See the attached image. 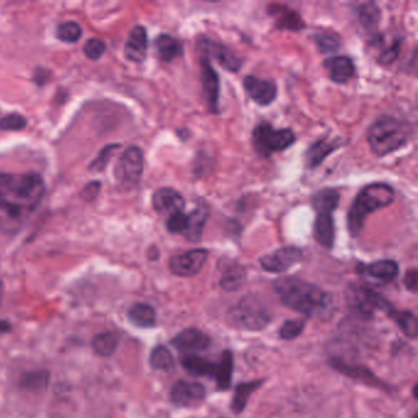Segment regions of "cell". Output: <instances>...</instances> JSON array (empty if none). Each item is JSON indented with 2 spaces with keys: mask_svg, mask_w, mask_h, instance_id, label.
<instances>
[{
  "mask_svg": "<svg viewBox=\"0 0 418 418\" xmlns=\"http://www.w3.org/2000/svg\"><path fill=\"white\" fill-rule=\"evenodd\" d=\"M274 289L285 306L306 317H320L331 309L328 292L298 277H281L274 283Z\"/></svg>",
  "mask_w": 418,
  "mask_h": 418,
  "instance_id": "obj_2",
  "label": "cell"
},
{
  "mask_svg": "<svg viewBox=\"0 0 418 418\" xmlns=\"http://www.w3.org/2000/svg\"><path fill=\"white\" fill-rule=\"evenodd\" d=\"M404 283H405V286H406V289L408 291H411V292H417L418 289V272L416 269H413V270L408 271L406 274V276H405V280H404Z\"/></svg>",
  "mask_w": 418,
  "mask_h": 418,
  "instance_id": "obj_44",
  "label": "cell"
},
{
  "mask_svg": "<svg viewBox=\"0 0 418 418\" xmlns=\"http://www.w3.org/2000/svg\"><path fill=\"white\" fill-rule=\"evenodd\" d=\"M395 192L389 184L373 183L359 192L348 215V227L352 237L363 230L367 218L394 201Z\"/></svg>",
  "mask_w": 418,
  "mask_h": 418,
  "instance_id": "obj_3",
  "label": "cell"
},
{
  "mask_svg": "<svg viewBox=\"0 0 418 418\" xmlns=\"http://www.w3.org/2000/svg\"><path fill=\"white\" fill-rule=\"evenodd\" d=\"M411 125L393 117H382L371 124L367 140L371 151L379 157L404 148L411 138Z\"/></svg>",
  "mask_w": 418,
  "mask_h": 418,
  "instance_id": "obj_4",
  "label": "cell"
},
{
  "mask_svg": "<svg viewBox=\"0 0 418 418\" xmlns=\"http://www.w3.org/2000/svg\"><path fill=\"white\" fill-rule=\"evenodd\" d=\"M365 272L380 281H393L399 275V265L394 260H379L365 266Z\"/></svg>",
  "mask_w": 418,
  "mask_h": 418,
  "instance_id": "obj_26",
  "label": "cell"
},
{
  "mask_svg": "<svg viewBox=\"0 0 418 418\" xmlns=\"http://www.w3.org/2000/svg\"><path fill=\"white\" fill-rule=\"evenodd\" d=\"M389 317L395 324L400 328L405 335L416 339L418 336V322L416 315L411 312H397L391 308L388 313Z\"/></svg>",
  "mask_w": 418,
  "mask_h": 418,
  "instance_id": "obj_31",
  "label": "cell"
},
{
  "mask_svg": "<svg viewBox=\"0 0 418 418\" xmlns=\"http://www.w3.org/2000/svg\"><path fill=\"white\" fill-rule=\"evenodd\" d=\"M323 65L329 73L330 79L336 83H348L356 73L354 60L346 55L328 58Z\"/></svg>",
  "mask_w": 418,
  "mask_h": 418,
  "instance_id": "obj_19",
  "label": "cell"
},
{
  "mask_svg": "<svg viewBox=\"0 0 418 418\" xmlns=\"http://www.w3.org/2000/svg\"><path fill=\"white\" fill-rule=\"evenodd\" d=\"M1 297H3V289H1V285H0V300H1Z\"/></svg>",
  "mask_w": 418,
  "mask_h": 418,
  "instance_id": "obj_46",
  "label": "cell"
},
{
  "mask_svg": "<svg viewBox=\"0 0 418 418\" xmlns=\"http://www.w3.org/2000/svg\"><path fill=\"white\" fill-rule=\"evenodd\" d=\"M340 201L336 189L324 188L313 196L312 204L317 218L314 222V238L322 247L331 249L335 241V224L332 213Z\"/></svg>",
  "mask_w": 418,
  "mask_h": 418,
  "instance_id": "obj_5",
  "label": "cell"
},
{
  "mask_svg": "<svg viewBox=\"0 0 418 418\" xmlns=\"http://www.w3.org/2000/svg\"><path fill=\"white\" fill-rule=\"evenodd\" d=\"M231 324L239 329L261 330L271 322V314L261 300L247 296L228 312Z\"/></svg>",
  "mask_w": 418,
  "mask_h": 418,
  "instance_id": "obj_6",
  "label": "cell"
},
{
  "mask_svg": "<svg viewBox=\"0 0 418 418\" xmlns=\"http://www.w3.org/2000/svg\"><path fill=\"white\" fill-rule=\"evenodd\" d=\"M205 388L200 383L179 380L171 389V401L177 406L190 407L205 399Z\"/></svg>",
  "mask_w": 418,
  "mask_h": 418,
  "instance_id": "obj_13",
  "label": "cell"
},
{
  "mask_svg": "<svg viewBox=\"0 0 418 418\" xmlns=\"http://www.w3.org/2000/svg\"><path fill=\"white\" fill-rule=\"evenodd\" d=\"M304 325H306V322L302 319L287 320L280 328V332H278L280 337L283 340H293L297 336L300 335V332L304 329Z\"/></svg>",
  "mask_w": 418,
  "mask_h": 418,
  "instance_id": "obj_39",
  "label": "cell"
},
{
  "mask_svg": "<svg viewBox=\"0 0 418 418\" xmlns=\"http://www.w3.org/2000/svg\"><path fill=\"white\" fill-rule=\"evenodd\" d=\"M201 83L204 88V97L207 106L212 113L218 112V100H220V77L218 73L212 68L210 60L201 57L200 60Z\"/></svg>",
  "mask_w": 418,
  "mask_h": 418,
  "instance_id": "obj_14",
  "label": "cell"
},
{
  "mask_svg": "<svg viewBox=\"0 0 418 418\" xmlns=\"http://www.w3.org/2000/svg\"><path fill=\"white\" fill-rule=\"evenodd\" d=\"M232 374H233V354L228 350H226L224 354H221L220 363L216 365V371L213 374L216 377V383L220 391H226L230 389Z\"/></svg>",
  "mask_w": 418,
  "mask_h": 418,
  "instance_id": "obj_27",
  "label": "cell"
},
{
  "mask_svg": "<svg viewBox=\"0 0 418 418\" xmlns=\"http://www.w3.org/2000/svg\"><path fill=\"white\" fill-rule=\"evenodd\" d=\"M295 142L296 135L293 130L275 129L269 123L257 125L253 131L254 148L264 157L285 151Z\"/></svg>",
  "mask_w": 418,
  "mask_h": 418,
  "instance_id": "obj_7",
  "label": "cell"
},
{
  "mask_svg": "<svg viewBox=\"0 0 418 418\" xmlns=\"http://www.w3.org/2000/svg\"><path fill=\"white\" fill-rule=\"evenodd\" d=\"M247 271L241 265H232L224 271L220 285L226 291H238L246 283Z\"/></svg>",
  "mask_w": 418,
  "mask_h": 418,
  "instance_id": "obj_32",
  "label": "cell"
},
{
  "mask_svg": "<svg viewBox=\"0 0 418 418\" xmlns=\"http://www.w3.org/2000/svg\"><path fill=\"white\" fill-rule=\"evenodd\" d=\"M198 49L203 53V57L207 60L213 58L216 60L224 70L237 73L241 66V58H238L230 48L226 47L220 42L203 37L198 40Z\"/></svg>",
  "mask_w": 418,
  "mask_h": 418,
  "instance_id": "obj_11",
  "label": "cell"
},
{
  "mask_svg": "<svg viewBox=\"0 0 418 418\" xmlns=\"http://www.w3.org/2000/svg\"><path fill=\"white\" fill-rule=\"evenodd\" d=\"M106 52V43L100 38H91L83 46V54L91 60H100Z\"/></svg>",
  "mask_w": 418,
  "mask_h": 418,
  "instance_id": "obj_40",
  "label": "cell"
},
{
  "mask_svg": "<svg viewBox=\"0 0 418 418\" xmlns=\"http://www.w3.org/2000/svg\"><path fill=\"white\" fill-rule=\"evenodd\" d=\"M148 49V38L146 29L142 26H135L130 31L128 40L124 46V54L127 60L134 63H142L146 60Z\"/></svg>",
  "mask_w": 418,
  "mask_h": 418,
  "instance_id": "obj_18",
  "label": "cell"
},
{
  "mask_svg": "<svg viewBox=\"0 0 418 418\" xmlns=\"http://www.w3.org/2000/svg\"><path fill=\"white\" fill-rule=\"evenodd\" d=\"M12 329V325L9 324L5 320L0 322V332H8Z\"/></svg>",
  "mask_w": 418,
  "mask_h": 418,
  "instance_id": "obj_45",
  "label": "cell"
},
{
  "mask_svg": "<svg viewBox=\"0 0 418 418\" xmlns=\"http://www.w3.org/2000/svg\"><path fill=\"white\" fill-rule=\"evenodd\" d=\"M330 363L332 365V368L337 371H340L345 376L352 378V379H358L363 383L369 384V385H376L380 387V382L378 380L377 377H374L371 374V371H368L365 367H354V365H348V363L342 362L340 359H331Z\"/></svg>",
  "mask_w": 418,
  "mask_h": 418,
  "instance_id": "obj_25",
  "label": "cell"
},
{
  "mask_svg": "<svg viewBox=\"0 0 418 418\" xmlns=\"http://www.w3.org/2000/svg\"><path fill=\"white\" fill-rule=\"evenodd\" d=\"M348 306L362 315L369 317L377 311L389 313L393 308L383 296L362 283H351L346 289Z\"/></svg>",
  "mask_w": 418,
  "mask_h": 418,
  "instance_id": "obj_8",
  "label": "cell"
},
{
  "mask_svg": "<svg viewBox=\"0 0 418 418\" xmlns=\"http://www.w3.org/2000/svg\"><path fill=\"white\" fill-rule=\"evenodd\" d=\"M209 252L207 249H192L182 254L173 255L170 259V270L173 275L181 277L195 276L207 263Z\"/></svg>",
  "mask_w": 418,
  "mask_h": 418,
  "instance_id": "obj_10",
  "label": "cell"
},
{
  "mask_svg": "<svg viewBox=\"0 0 418 418\" xmlns=\"http://www.w3.org/2000/svg\"><path fill=\"white\" fill-rule=\"evenodd\" d=\"M263 380H253V382H248V383H241L237 385L233 401L231 404L232 411L238 415L243 413L244 408L247 406L249 396L253 394L254 391H257L258 389L263 385Z\"/></svg>",
  "mask_w": 418,
  "mask_h": 418,
  "instance_id": "obj_29",
  "label": "cell"
},
{
  "mask_svg": "<svg viewBox=\"0 0 418 418\" xmlns=\"http://www.w3.org/2000/svg\"><path fill=\"white\" fill-rule=\"evenodd\" d=\"M26 119L20 114H9L0 119V130H21L26 127Z\"/></svg>",
  "mask_w": 418,
  "mask_h": 418,
  "instance_id": "obj_41",
  "label": "cell"
},
{
  "mask_svg": "<svg viewBox=\"0 0 418 418\" xmlns=\"http://www.w3.org/2000/svg\"><path fill=\"white\" fill-rule=\"evenodd\" d=\"M271 9H272V14L276 16L277 26L278 27L293 31L300 30V29L303 27L302 18L295 12L286 9L285 6H278V9H275L272 6Z\"/></svg>",
  "mask_w": 418,
  "mask_h": 418,
  "instance_id": "obj_33",
  "label": "cell"
},
{
  "mask_svg": "<svg viewBox=\"0 0 418 418\" xmlns=\"http://www.w3.org/2000/svg\"><path fill=\"white\" fill-rule=\"evenodd\" d=\"M81 35H83V30L80 25L74 21H68V23L60 25L57 30L58 38L65 43H75L80 40Z\"/></svg>",
  "mask_w": 418,
  "mask_h": 418,
  "instance_id": "obj_37",
  "label": "cell"
},
{
  "mask_svg": "<svg viewBox=\"0 0 418 418\" xmlns=\"http://www.w3.org/2000/svg\"><path fill=\"white\" fill-rule=\"evenodd\" d=\"M303 258V252L297 247H283L274 253L260 258V266L272 274H281L298 264Z\"/></svg>",
  "mask_w": 418,
  "mask_h": 418,
  "instance_id": "obj_12",
  "label": "cell"
},
{
  "mask_svg": "<svg viewBox=\"0 0 418 418\" xmlns=\"http://www.w3.org/2000/svg\"><path fill=\"white\" fill-rule=\"evenodd\" d=\"M128 318L139 328H153L156 324V311L148 303H135L130 306Z\"/></svg>",
  "mask_w": 418,
  "mask_h": 418,
  "instance_id": "obj_24",
  "label": "cell"
},
{
  "mask_svg": "<svg viewBox=\"0 0 418 418\" xmlns=\"http://www.w3.org/2000/svg\"><path fill=\"white\" fill-rule=\"evenodd\" d=\"M153 207L159 215L171 216L176 212L184 210L185 200L176 189L161 188L153 193Z\"/></svg>",
  "mask_w": 418,
  "mask_h": 418,
  "instance_id": "obj_17",
  "label": "cell"
},
{
  "mask_svg": "<svg viewBox=\"0 0 418 418\" xmlns=\"http://www.w3.org/2000/svg\"><path fill=\"white\" fill-rule=\"evenodd\" d=\"M150 365L156 371H171L174 367V359L171 351L165 346H156L150 354Z\"/></svg>",
  "mask_w": 418,
  "mask_h": 418,
  "instance_id": "obj_34",
  "label": "cell"
},
{
  "mask_svg": "<svg viewBox=\"0 0 418 418\" xmlns=\"http://www.w3.org/2000/svg\"><path fill=\"white\" fill-rule=\"evenodd\" d=\"M172 345L183 354H190L207 350L211 345V339L200 330L190 328L174 336Z\"/></svg>",
  "mask_w": 418,
  "mask_h": 418,
  "instance_id": "obj_16",
  "label": "cell"
},
{
  "mask_svg": "<svg viewBox=\"0 0 418 418\" xmlns=\"http://www.w3.org/2000/svg\"><path fill=\"white\" fill-rule=\"evenodd\" d=\"M399 53H400V41H396L391 44V47L389 48L388 51L380 54L378 62L383 65L391 64L399 57Z\"/></svg>",
  "mask_w": 418,
  "mask_h": 418,
  "instance_id": "obj_43",
  "label": "cell"
},
{
  "mask_svg": "<svg viewBox=\"0 0 418 418\" xmlns=\"http://www.w3.org/2000/svg\"><path fill=\"white\" fill-rule=\"evenodd\" d=\"M114 150H116V146H114V145H112V146H107L105 150H102L100 155L97 156V159H94V162H92L91 170H94V171H102V170H105L107 164H108V161L111 159V156H112L113 153H114Z\"/></svg>",
  "mask_w": 418,
  "mask_h": 418,
  "instance_id": "obj_42",
  "label": "cell"
},
{
  "mask_svg": "<svg viewBox=\"0 0 418 418\" xmlns=\"http://www.w3.org/2000/svg\"><path fill=\"white\" fill-rule=\"evenodd\" d=\"M339 148V144L336 142H330L328 139H320L318 142H313L306 153V165L308 168H317L319 165L324 162V159L330 153H334Z\"/></svg>",
  "mask_w": 418,
  "mask_h": 418,
  "instance_id": "obj_22",
  "label": "cell"
},
{
  "mask_svg": "<svg viewBox=\"0 0 418 418\" xmlns=\"http://www.w3.org/2000/svg\"><path fill=\"white\" fill-rule=\"evenodd\" d=\"M314 42L323 53L336 52L340 47V37L332 31H319L314 36Z\"/></svg>",
  "mask_w": 418,
  "mask_h": 418,
  "instance_id": "obj_36",
  "label": "cell"
},
{
  "mask_svg": "<svg viewBox=\"0 0 418 418\" xmlns=\"http://www.w3.org/2000/svg\"><path fill=\"white\" fill-rule=\"evenodd\" d=\"M209 215H210V207H207V204H199L195 207L194 211L189 213L188 227L183 236L193 243L200 241Z\"/></svg>",
  "mask_w": 418,
  "mask_h": 418,
  "instance_id": "obj_20",
  "label": "cell"
},
{
  "mask_svg": "<svg viewBox=\"0 0 418 418\" xmlns=\"http://www.w3.org/2000/svg\"><path fill=\"white\" fill-rule=\"evenodd\" d=\"M119 337L116 332L105 331L96 335L92 340L94 354L101 357H111L118 348Z\"/></svg>",
  "mask_w": 418,
  "mask_h": 418,
  "instance_id": "obj_30",
  "label": "cell"
},
{
  "mask_svg": "<svg viewBox=\"0 0 418 418\" xmlns=\"http://www.w3.org/2000/svg\"><path fill=\"white\" fill-rule=\"evenodd\" d=\"M49 371L44 369H38V371H27L20 379V389H23L25 391H30V393H41L49 384Z\"/></svg>",
  "mask_w": 418,
  "mask_h": 418,
  "instance_id": "obj_28",
  "label": "cell"
},
{
  "mask_svg": "<svg viewBox=\"0 0 418 418\" xmlns=\"http://www.w3.org/2000/svg\"><path fill=\"white\" fill-rule=\"evenodd\" d=\"M358 18L365 30H374L379 24L380 12L374 3H367L359 6Z\"/></svg>",
  "mask_w": 418,
  "mask_h": 418,
  "instance_id": "obj_35",
  "label": "cell"
},
{
  "mask_svg": "<svg viewBox=\"0 0 418 418\" xmlns=\"http://www.w3.org/2000/svg\"><path fill=\"white\" fill-rule=\"evenodd\" d=\"M183 368L188 371L190 376L194 377H204V376H213L216 371V365L212 363L207 358H203L196 354H184L181 359Z\"/></svg>",
  "mask_w": 418,
  "mask_h": 418,
  "instance_id": "obj_23",
  "label": "cell"
},
{
  "mask_svg": "<svg viewBox=\"0 0 418 418\" xmlns=\"http://www.w3.org/2000/svg\"><path fill=\"white\" fill-rule=\"evenodd\" d=\"M44 193L46 184L38 173L0 172V233H18L40 207Z\"/></svg>",
  "mask_w": 418,
  "mask_h": 418,
  "instance_id": "obj_1",
  "label": "cell"
},
{
  "mask_svg": "<svg viewBox=\"0 0 418 418\" xmlns=\"http://www.w3.org/2000/svg\"><path fill=\"white\" fill-rule=\"evenodd\" d=\"M166 227L168 232H171L173 235H184L188 227V215H185L184 211L173 213L167 218Z\"/></svg>",
  "mask_w": 418,
  "mask_h": 418,
  "instance_id": "obj_38",
  "label": "cell"
},
{
  "mask_svg": "<svg viewBox=\"0 0 418 418\" xmlns=\"http://www.w3.org/2000/svg\"><path fill=\"white\" fill-rule=\"evenodd\" d=\"M144 172V153L142 148L131 146L119 157L114 176L124 187H133L140 181Z\"/></svg>",
  "mask_w": 418,
  "mask_h": 418,
  "instance_id": "obj_9",
  "label": "cell"
},
{
  "mask_svg": "<svg viewBox=\"0 0 418 418\" xmlns=\"http://www.w3.org/2000/svg\"><path fill=\"white\" fill-rule=\"evenodd\" d=\"M248 96L259 106H269L277 96V86L274 81L248 75L243 81Z\"/></svg>",
  "mask_w": 418,
  "mask_h": 418,
  "instance_id": "obj_15",
  "label": "cell"
},
{
  "mask_svg": "<svg viewBox=\"0 0 418 418\" xmlns=\"http://www.w3.org/2000/svg\"><path fill=\"white\" fill-rule=\"evenodd\" d=\"M156 53L159 60L166 63H171L173 60H178L184 53L182 42L172 37L171 35H159L155 41Z\"/></svg>",
  "mask_w": 418,
  "mask_h": 418,
  "instance_id": "obj_21",
  "label": "cell"
},
{
  "mask_svg": "<svg viewBox=\"0 0 418 418\" xmlns=\"http://www.w3.org/2000/svg\"><path fill=\"white\" fill-rule=\"evenodd\" d=\"M413 418H418L417 416H416V415H415V416H413Z\"/></svg>",
  "mask_w": 418,
  "mask_h": 418,
  "instance_id": "obj_47",
  "label": "cell"
}]
</instances>
